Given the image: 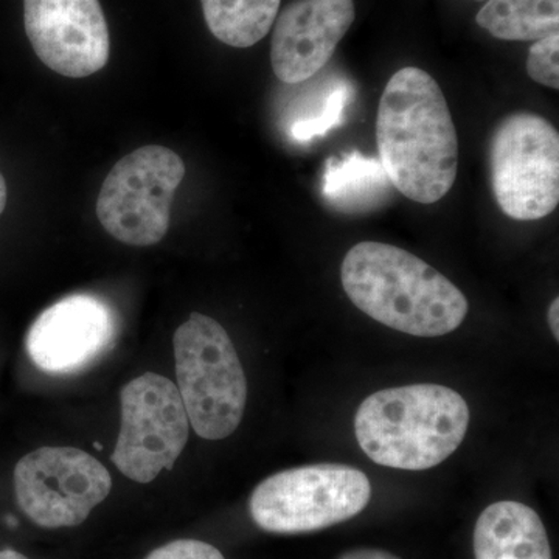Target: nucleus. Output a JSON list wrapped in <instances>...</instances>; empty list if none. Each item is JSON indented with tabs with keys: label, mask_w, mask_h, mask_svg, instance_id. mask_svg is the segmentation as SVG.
<instances>
[{
	"label": "nucleus",
	"mask_w": 559,
	"mask_h": 559,
	"mask_svg": "<svg viewBox=\"0 0 559 559\" xmlns=\"http://www.w3.org/2000/svg\"><path fill=\"white\" fill-rule=\"evenodd\" d=\"M186 164L170 148L142 146L117 162L103 182L97 216L103 229L124 245H157L170 227L175 193Z\"/></svg>",
	"instance_id": "7"
},
{
	"label": "nucleus",
	"mask_w": 559,
	"mask_h": 559,
	"mask_svg": "<svg viewBox=\"0 0 559 559\" xmlns=\"http://www.w3.org/2000/svg\"><path fill=\"white\" fill-rule=\"evenodd\" d=\"M341 282L364 314L411 336H444L468 316V300L451 280L414 253L384 242L353 246L342 261Z\"/></svg>",
	"instance_id": "2"
},
{
	"label": "nucleus",
	"mask_w": 559,
	"mask_h": 559,
	"mask_svg": "<svg viewBox=\"0 0 559 559\" xmlns=\"http://www.w3.org/2000/svg\"><path fill=\"white\" fill-rule=\"evenodd\" d=\"M392 183L381 162L349 151L326 162L323 173V198L345 213L367 212L380 207L390 197Z\"/></svg>",
	"instance_id": "14"
},
{
	"label": "nucleus",
	"mask_w": 559,
	"mask_h": 559,
	"mask_svg": "<svg viewBox=\"0 0 559 559\" xmlns=\"http://www.w3.org/2000/svg\"><path fill=\"white\" fill-rule=\"evenodd\" d=\"M370 498V480L362 471L316 463L280 471L261 481L250 496L249 510L264 532L299 535L358 516Z\"/></svg>",
	"instance_id": "5"
},
{
	"label": "nucleus",
	"mask_w": 559,
	"mask_h": 559,
	"mask_svg": "<svg viewBox=\"0 0 559 559\" xmlns=\"http://www.w3.org/2000/svg\"><path fill=\"white\" fill-rule=\"evenodd\" d=\"M559 299L551 301L549 308V325L551 334L555 336V341H559Z\"/></svg>",
	"instance_id": "21"
},
{
	"label": "nucleus",
	"mask_w": 559,
	"mask_h": 559,
	"mask_svg": "<svg viewBox=\"0 0 559 559\" xmlns=\"http://www.w3.org/2000/svg\"><path fill=\"white\" fill-rule=\"evenodd\" d=\"M145 559H226L216 547L197 539L173 540L151 551Z\"/></svg>",
	"instance_id": "19"
},
{
	"label": "nucleus",
	"mask_w": 559,
	"mask_h": 559,
	"mask_svg": "<svg viewBox=\"0 0 559 559\" xmlns=\"http://www.w3.org/2000/svg\"><path fill=\"white\" fill-rule=\"evenodd\" d=\"M209 31L237 49L255 46L270 33L282 0H201Z\"/></svg>",
	"instance_id": "15"
},
{
	"label": "nucleus",
	"mask_w": 559,
	"mask_h": 559,
	"mask_svg": "<svg viewBox=\"0 0 559 559\" xmlns=\"http://www.w3.org/2000/svg\"><path fill=\"white\" fill-rule=\"evenodd\" d=\"M0 559H28L16 550H0Z\"/></svg>",
	"instance_id": "23"
},
{
	"label": "nucleus",
	"mask_w": 559,
	"mask_h": 559,
	"mask_svg": "<svg viewBox=\"0 0 559 559\" xmlns=\"http://www.w3.org/2000/svg\"><path fill=\"white\" fill-rule=\"evenodd\" d=\"M25 33L36 57L68 79H86L109 61L100 0H24Z\"/></svg>",
	"instance_id": "10"
},
{
	"label": "nucleus",
	"mask_w": 559,
	"mask_h": 559,
	"mask_svg": "<svg viewBox=\"0 0 559 559\" xmlns=\"http://www.w3.org/2000/svg\"><path fill=\"white\" fill-rule=\"evenodd\" d=\"M110 488L109 471L79 448H39L14 468L17 506L43 528L83 524Z\"/></svg>",
	"instance_id": "9"
},
{
	"label": "nucleus",
	"mask_w": 559,
	"mask_h": 559,
	"mask_svg": "<svg viewBox=\"0 0 559 559\" xmlns=\"http://www.w3.org/2000/svg\"><path fill=\"white\" fill-rule=\"evenodd\" d=\"M491 187L510 218H546L559 202V135L533 112L506 117L489 140Z\"/></svg>",
	"instance_id": "6"
},
{
	"label": "nucleus",
	"mask_w": 559,
	"mask_h": 559,
	"mask_svg": "<svg viewBox=\"0 0 559 559\" xmlns=\"http://www.w3.org/2000/svg\"><path fill=\"white\" fill-rule=\"evenodd\" d=\"M178 390L194 432L223 440L240 426L248 403V380L227 331L193 312L175 334Z\"/></svg>",
	"instance_id": "4"
},
{
	"label": "nucleus",
	"mask_w": 559,
	"mask_h": 559,
	"mask_svg": "<svg viewBox=\"0 0 559 559\" xmlns=\"http://www.w3.org/2000/svg\"><path fill=\"white\" fill-rule=\"evenodd\" d=\"M117 319L100 297L73 294L40 312L25 340L28 356L49 374L87 369L116 341Z\"/></svg>",
	"instance_id": "11"
},
{
	"label": "nucleus",
	"mask_w": 559,
	"mask_h": 559,
	"mask_svg": "<svg viewBox=\"0 0 559 559\" xmlns=\"http://www.w3.org/2000/svg\"><path fill=\"white\" fill-rule=\"evenodd\" d=\"M121 426L114 465L128 479L150 484L171 471L189 441L190 421L178 385L157 373L128 382L120 392Z\"/></svg>",
	"instance_id": "8"
},
{
	"label": "nucleus",
	"mask_w": 559,
	"mask_h": 559,
	"mask_svg": "<svg viewBox=\"0 0 559 559\" xmlns=\"http://www.w3.org/2000/svg\"><path fill=\"white\" fill-rule=\"evenodd\" d=\"M352 97V86L342 81L341 84H337L326 95L325 100L320 103L319 112L294 121L293 127H290V138L300 143L310 142V140L316 138H323L326 132L342 124L345 110H347Z\"/></svg>",
	"instance_id": "17"
},
{
	"label": "nucleus",
	"mask_w": 559,
	"mask_h": 559,
	"mask_svg": "<svg viewBox=\"0 0 559 559\" xmlns=\"http://www.w3.org/2000/svg\"><path fill=\"white\" fill-rule=\"evenodd\" d=\"M469 407L454 389L412 384L380 390L360 403V450L388 468L425 471L451 457L465 440Z\"/></svg>",
	"instance_id": "3"
},
{
	"label": "nucleus",
	"mask_w": 559,
	"mask_h": 559,
	"mask_svg": "<svg viewBox=\"0 0 559 559\" xmlns=\"http://www.w3.org/2000/svg\"><path fill=\"white\" fill-rule=\"evenodd\" d=\"M477 24L502 40H539L558 33L559 0H488Z\"/></svg>",
	"instance_id": "16"
},
{
	"label": "nucleus",
	"mask_w": 559,
	"mask_h": 559,
	"mask_svg": "<svg viewBox=\"0 0 559 559\" xmlns=\"http://www.w3.org/2000/svg\"><path fill=\"white\" fill-rule=\"evenodd\" d=\"M476 559H554L539 514L516 500L487 507L474 528Z\"/></svg>",
	"instance_id": "13"
},
{
	"label": "nucleus",
	"mask_w": 559,
	"mask_h": 559,
	"mask_svg": "<svg viewBox=\"0 0 559 559\" xmlns=\"http://www.w3.org/2000/svg\"><path fill=\"white\" fill-rule=\"evenodd\" d=\"M380 162L393 189L433 204L457 178L459 140L439 83L425 70H399L382 92L377 117Z\"/></svg>",
	"instance_id": "1"
},
{
	"label": "nucleus",
	"mask_w": 559,
	"mask_h": 559,
	"mask_svg": "<svg viewBox=\"0 0 559 559\" xmlns=\"http://www.w3.org/2000/svg\"><path fill=\"white\" fill-rule=\"evenodd\" d=\"M340 559H400L390 551L380 549H355L345 551Z\"/></svg>",
	"instance_id": "20"
},
{
	"label": "nucleus",
	"mask_w": 559,
	"mask_h": 559,
	"mask_svg": "<svg viewBox=\"0 0 559 559\" xmlns=\"http://www.w3.org/2000/svg\"><path fill=\"white\" fill-rule=\"evenodd\" d=\"M7 197H9V193H7V182L3 179L2 173H0V215H2L3 210L7 207Z\"/></svg>",
	"instance_id": "22"
},
{
	"label": "nucleus",
	"mask_w": 559,
	"mask_h": 559,
	"mask_svg": "<svg viewBox=\"0 0 559 559\" xmlns=\"http://www.w3.org/2000/svg\"><path fill=\"white\" fill-rule=\"evenodd\" d=\"M353 0H296L274 24L271 62L286 84L312 79L325 68L355 22Z\"/></svg>",
	"instance_id": "12"
},
{
	"label": "nucleus",
	"mask_w": 559,
	"mask_h": 559,
	"mask_svg": "<svg viewBox=\"0 0 559 559\" xmlns=\"http://www.w3.org/2000/svg\"><path fill=\"white\" fill-rule=\"evenodd\" d=\"M527 73L530 79L550 90H559V35L535 40L528 51Z\"/></svg>",
	"instance_id": "18"
}]
</instances>
